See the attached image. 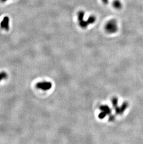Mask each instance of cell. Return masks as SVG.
I'll return each instance as SVG.
<instances>
[{"instance_id":"obj_1","label":"cell","mask_w":143,"mask_h":144,"mask_svg":"<svg viewBox=\"0 0 143 144\" xmlns=\"http://www.w3.org/2000/svg\"><path fill=\"white\" fill-rule=\"evenodd\" d=\"M118 98L114 97L111 100V103L116 113L118 115H121L128 107V104L124 102L120 106H118Z\"/></svg>"},{"instance_id":"obj_2","label":"cell","mask_w":143,"mask_h":144,"mask_svg":"<svg viewBox=\"0 0 143 144\" xmlns=\"http://www.w3.org/2000/svg\"><path fill=\"white\" fill-rule=\"evenodd\" d=\"M85 13L82 11L79 12L78 14V20L79 24L83 28H86V27L89 25V24L93 23L95 21V18L94 16H90L87 20L85 21L84 19Z\"/></svg>"},{"instance_id":"obj_3","label":"cell","mask_w":143,"mask_h":144,"mask_svg":"<svg viewBox=\"0 0 143 144\" xmlns=\"http://www.w3.org/2000/svg\"><path fill=\"white\" fill-rule=\"evenodd\" d=\"M100 112L99 114V118L100 119H105L107 116L111 114V110L107 105H103L100 106Z\"/></svg>"},{"instance_id":"obj_4","label":"cell","mask_w":143,"mask_h":144,"mask_svg":"<svg viewBox=\"0 0 143 144\" xmlns=\"http://www.w3.org/2000/svg\"><path fill=\"white\" fill-rule=\"evenodd\" d=\"M53 86L51 82L48 81H41L36 84V87L41 90L47 91L50 90Z\"/></svg>"},{"instance_id":"obj_5","label":"cell","mask_w":143,"mask_h":144,"mask_svg":"<svg viewBox=\"0 0 143 144\" xmlns=\"http://www.w3.org/2000/svg\"><path fill=\"white\" fill-rule=\"evenodd\" d=\"M105 29L107 32L109 33H115L118 29V25L117 22L114 20H111L108 22L106 25Z\"/></svg>"},{"instance_id":"obj_6","label":"cell","mask_w":143,"mask_h":144,"mask_svg":"<svg viewBox=\"0 0 143 144\" xmlns=\"http://www.w3.org/2000/svg\"><path fill=\"white\" fill-rule=\"evenodd\" d=\"M0 27L2 29L8 31L9 29V18L5 16L0 23Z\"/></svg>"},{"instance_id":"obj_7","label":"cell","mask_w":143,"mask_h":144,"mask_svg":"<svg viewBox=\"0 0 143 144\" xmlns=\"http://www.w3.org/2000/svg\"><path fill=\"white\" fill-rule=\"evenodd\" d=\"M8 76V75L7 72L4 71L0 72V82L3 80L7 79Z\"/></svg>"},{"instance_id":"obj_8","label":"cell","mask_w":143,"mask_h":144,"mask_svg":"<svg viewBox=\"0 0 143 144\" xmlns=\"http://www.w3.org/2000/svg\"><path fill=\"white\" fill-rule=\"evenodd\" d=\"M113 5L114 7H116V8H119L120 7H121V2L118 1V0H116L113 2Z\"/></svg>"},{"instance_id":"obj_9","label":"cell","mask_w":143,"mask_h":144,"mask_svg":"<svg viewBox=\"0 0 143 144\" xmlns=\"http://www.w3.org/2000/svg\"><path fill=\"white\" fill-rule=\"evenodd\" d=\"M7 0H0V1L1 2H5L7 1Z\"/></svg>"}]
</instances>
